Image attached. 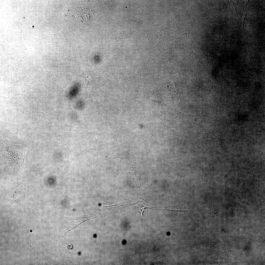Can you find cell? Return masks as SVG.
Instances as JSON below:
<instances>
[{
    "instance_id": "6da1fadb",
    "label": "cell",
    "mask_w": 265,
    "mask_h": 265,
    "mask_svg": "<svg viewBox=\"0 0 265 265\" xmlns=\"http://www.w3.org/2000/svg\"><path fill=\"white\" fill-rule=\"evenodd\" d=\"M0 151L6 162L16 171L24 169V159L26 149L20 145L8 146L0 144Z\"/></svg>"
},
{
    "instance_id": "7a4b0ae2",
    "label": "cell",
    "mask_w": 265,
    "mask_h": 265,
    "mask_svg": "<svg viewBox=\"0 0 265 265\" xmlns=\"http://www.w3.org/2000/svg\"><path fill=\"white\" fill-rule=\"evenodd\" d=\"M26 193L25 188L14 189L7 196V200L12 202L20 201L25 198Z\"/></svg>"
},
{
    "instance_id": "5b68a950",
    "label": "cell",
    "mask_w": 265,
    "mask_h": 265,
    "mask_svg": "<svg viewBox=\"0 0 265 265\" xmlns=\"http://www.w3.org/2000/svg\"><path fill=\"white\" fill-rule=\"evenodd\" d=\"M163 210H168L170 211L174 212H185L187 213V212L191 211V210H169V209H163Z\"/></svg>"
},
{
    "instance_id": "8992f818",
    "label": "cell",
    "mask_w": 265,
    "mask_h": 265,
    "mask_svg": "<svg viewBox=\"0 0 265 265\" xmlns=\"http://www.w3.org/2000/svg\"><path fill=\"white\" fill-rule=\"evenodd\" d=\"M142 206H143V207H144L145 208H143V209H138V210H139V211H140V212H141V226H142V220H143V217H142V216H143V211H144V210H145V209H152V210H153V209H152V208L153 207H152V208H148V207H145L144 206H143V205H142Z\"/></svg>"
},
{
    "instance_id": "3957f363",
    "label": "cell",
    "mask_w": 265,
    "mask_h": 265,
    "mask_svg": "<svg viewBox=\"0 0 265 265\" xmlns=\"http://www.w3.org/2000/svg\"><path fill=\"white\" fill-rule=\"evenodd\" d=\"M91 10L86 8L79 7L74 10L72 15L77 20L81 21L88 20L92 14Z\"/></svg>"
},
{
    "instance_id": "277c9868",
    "label": "cell",
    "mask_w": 265,
    "mask_h": 265,
    "mask_svg": "<svg viewBox=\"0 0 265 265\" xmlns=\"http://www.w3.org/2000/svg\"><path fill=\"white\" fill-rule=\"evenodd\" d=\"M80 89V82H75L68 90L66 94L67 97L70 100L74 99L79 94Z\"/></svg>"
}]
</instances>
